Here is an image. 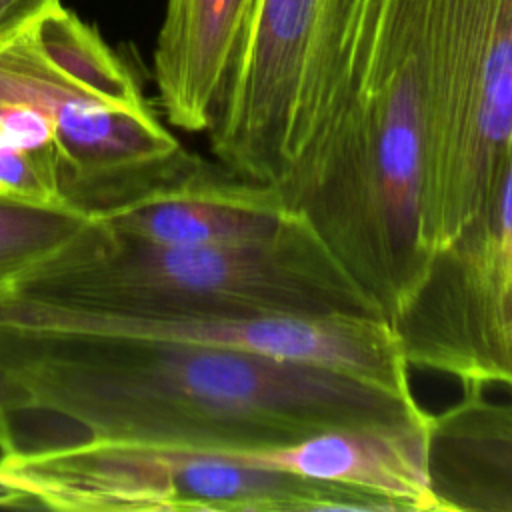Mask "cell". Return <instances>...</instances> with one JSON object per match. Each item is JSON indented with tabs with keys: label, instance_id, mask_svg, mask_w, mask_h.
Returning <instances> with one entry per match:
<instances>
[{
	"label": "cell",
	"instance_id": "obj_1",
	"mask_svg": "<svg viewBox=\"0 0 512 512\" xmlns=\"http://www.w3.org/2000/svg\"><path fill=\"white\" fill-rule=\"evenodd\" d=\"M440 0H386L372 52L278 190L390 318L430 256L424 142Z\"/></svg>",
	"mask_w": 512,
	"mask_h": 512
},
{
	"label": "cell",
	"instance_id": "obj_2",
	"mask_svg": "<svg viewBox=\"0 0 512 512\" xmlns=\"http://www.w3.org/2000/svg\"><path fill=\"white\" fill-rule=\"evenodd\" d=\"M10 288L44 300L190 314L384 316L380 304L300 214L280 234L176 246L108 232L100 222Z\"/></svg>",
	"mask_w": 512,
	"mask_h": 512
},
{
	"label": "cell",
	"instance_id": "obj_3",
	"mask_svg": "<svg viewBox=\"0 0 512 512\" xmlns=\"http://www.w3.org/2000/svg\"><path fill=\"white\" fill-rule=\"evenodd\" d=\"M386 0H252L208 128L232 174L278 186L378 34Z\"/></svg>",
	"mask_w": 512,
	"mask_h": 512
},
{
	"label": "cell",
	"instance_id": "obj_4",
	"mask_svg": "<svg viewBox=\"0 0 512 512\" xmlns=\"http://www.w3.org/2000/svg\"><path fill=\"white\" fill-rule=\"evenodd\" d=\"M62 490L78 512H398L344 484L188 446L84 438L62 460Z\"/></svg>",
	"mask_w": 512,
	"mask_h": 512
},
{
	"label": "cell",
	"instance_id": "obj_5",
	"mask_svg": "<svg viewBox=\"0 0 512 512\" xmlns=\"http://www.w3.org/2000/svg\"><path fill=\"white\" fill-rule=\"evenodd\" d=\"M388 322L410 368L512 392V156L492 206L432 254Z\"/></svg>",
	"mask_w": 512,
	"mask_h": 512
},
{
	"label": "cell",
	"instance_id": "obj_6",
	"mask_svg": "<svg viewBox=\"0 0 512 512\" xmlns=\"http://www.w3.org/2000/svg\"><path fill=\"white\" fill-rule=\"evenodd\" d=\"M30 30L0 46V102L30 104L52 120L66 206L94 216L198 160L152 108L120 110L70 82L38 50Z\"/></svg>",
	"mask_w": 512,
	"mask_h": 512
},
{
	"label": "cell",
	"instance_id": "obj_7",
	"mask_svg": "<svg viewBox=\"0 0 512 512\" xmlns=\"http://www.w3.org/2000/svg\"><path fill=\"white\" fill-rule=\"evenodd\" d=\"M298 216L276 186L240 178L202 158L176 178L94 214L116 236L176 246L258 242L280 234Z\"/></svg>",
	"mask_w": 512,
	"mask_h": 512
},
{
	"label": "cell",
	"instance_id": "obj_8",
	"mask_svg": "<svg viewBox=\"0 0 512 512\" xmlns=\"http://www.w3.org/2000/svg\"><path fill=\"white\" fill-rule=\"evenodd\" d=\"M512 156V0H494L454 166L422 214L428 256L496 200Z\"/></svg>",
	"mask_w": 512,
	"mask_h": 512
},
{
	"label": "cell",
	"instance_id": "obj_9",
	"mask_svg": "<svg viewBox=\"0 0 512 512\" xmlns=\"http://www.w3.org/2000/svg\"><path fill=\"white\" fill-rule=\"evenodd\" d=\"M430 414L402 424L332 430L274 450L224 454L358 488L388 500L398 512H442L428 474Z\"/></svg>",
	"mask_w": 512,
	"mask_h": 512
},
{
	"label": "cell",
	"instance_id": "obj_10",
	"mask_svg": "<svg viewBox=\"0 0 512 512\" xmlns=\"http://www.w3.org/2000/svg\"><path fill=\"white\" fill-rule=\"evenodd\" d=\"M252 0H166L152 70L168 124L208 132Z\"/></svg>",
	"mask_w": 512,
	"mask_h": 512
},
{
	"label": "cell",
	"instance_id": "obj_11",
	"mask_svg": "<svg viewBox=\"0 0 512 512\" xmlns=\"http://www.w3.org/2000/svg\"><path fill=\"white\" fill-rule=\"evenodd\" d=\"M428 474L442 512H512V402L470 386L430 414Z\"/></svg>",
	"mask_w": 512,
	"mask_h": 512
},
{
	"label": "cell",
	"instance_id": "obj_12",
	"mask_svg": "<svg viewBox=\"0 0 512 512\" xmlns=\"http://www.w3.org/2000/svg\"><path fill=\"white\" fill-rule=\"evenodd\" d=\"M38 50L70 82L120 110L150 108L128 66L98 30L58 4L30 30Z\"/></svg>",
	"mask_w": 512,
	"mask_h": 512
},
{
	"label": "cell",
	"instance_id": "obj_13",
	"mask_svg": "<svg viewBox=\"0 0 512 512\" xmlns=\"http://www.w3.org/2000/svg\"><path fill=\"white\" fill-rule=\"evenodd\" d=\"M96 224L92 214L72 206L0 196V286H10L56 258Z\"/></svg>",
	"mask_w": 512,
	"mask_h": 512
},
{
	"label": "cell",
	"instance_id": "obj_14",
	"mask_svg": "<svg viewBox=\"0 0 512 512\" xmlns=\"http://www.w3.org/2000/svg\"><path fill=\"white\" fill-rule=\"evenodd\" d=\"M0 196L66 206L58 176L38 158L16 146L0 130Z\"/></svg>",
	"mask_w": 512,
	"mask_h": 512
},
{
	"label": "cell",
	"instance_id": "obj_15",
	"mask_svg": "<svg viewBox=\"0 0 512 512\" xmlns=\"http://www.w3.org/2000/svg\"><path fill=\"white\" fill-rule=\"evenodd\" d=\"M0 130L8 140L50 168L60 182L56 130L48 114L24 102H0Z\"/></svg>",
	"mask_w": 512,
	"mask_h": 512
},
{
	"label": "cell",
	"instance_id": "obj_16",
	"mask_svg": "<svg viewBox=\"0 0 512 512\" xmlns=\"http://www.w3.org/2000/svg\"><path fill=\"white\" fill-rule=\"evenodd\" d=\"M60 0H0V46L34 28Z\"/></svg>",
	"mask_w": 512,
	"mask_h": 512
},
{
	"label": "cell",
	"instance_id": "obj_17",
	"mask_svg": "<svg viewBox=\"0 0 512 512\" xmlns=\"http://www.w3.org/2000/svg\"><path fill=\"white\" fill-rule=\"evenodd\" d=\"M20 412H30L28 394L4 368H0V452L20 446L14 432V416Z\"/></svg>",
	"mask_w": 512,
	"mask_h": 512
},
{
	"label": "cell",
	"instance_id": "obj_18",
	"mask_svg": "<svg viewBox=\"0 0 512 512\" xmlns=\"http://www.w3.org/2000/svg\"><path fill=\"white\" fill-rule=\"evenodd\" d=\"M0 506H30L28 498L0 478Z\"/></svg>",
	"mask_w": 512,
	"mask_h": 512
}]
</instances>
